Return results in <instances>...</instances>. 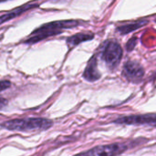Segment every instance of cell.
<instances>
[{
  "mask_svg": "<svg viewBox=\"0 0 156 156\" xmlns=\"http://www.w3.org/2000/svg\"><path fill=\"white\" fill-rule=\"evenodd\" d=\"M82 24L80 20H58L46 23L39 27L36 28L30 35V37L25 41L26 44H35L47 37L62 33L65 29H70Z\"/></svg>",
  "mask_w": 156,
  "mask_h": 156,
  "instance_id": "1",
  "label": "cell"
},
{
  "mask_svg": "<svg viewBox=\"0 0 156 156\" xmlns=\"http://www.w3.org/2000/svg\"><path fill=\"white\" fill-rule=\"evenodd\" d=\"M53 126V122L45 118H26L13 119L4 122L0 127L12 132H43L50 129Z\"/></svg>",
  "mask_w": 156,
  "mask_h": 156,
  "instance_id": "2",
  "label": "cell"
},
{
  "mask_svg": "<svg viewBox=\"0 0 156 156\" xmlns=\"http://www.w3.org/2000/svg\"><path fill=\"white\" fill-rule=\"evenodd\" d=\"M141 139L127 143H113L109 144L98 145L88 151L81 152L74 156H118L138 144Z\"/></svg>",
  "mask_w": 156,
  "mask_h": 156,
  "instance_id": "3",
  "label": "cell"
},
{
  "mask_svg": "<svg viewBox=\"0 0 156 156\" xmlns=\"http://www.w3.org/2000/svg\"><path fill=\"white\" fill-rule=\"evenodd\" d=\"M123 51L121 45L114 39H110L105 42L101 51V58L106 64L109 69L113 70L118 68L122 58Z\"/></svg>",
  "mask_w": 156,
  "mask_h": 156,
  "instance_id": "4",
  "label": "cell"
},
{
  "mask_svg": "<svg viewBox=\"0 0 156 156\" xmlns=\"http://www.w3.org/2000/svg\"><path fill=\"white\" fill-rule=\"evenodd\" d=\"M112 122L120 125H148L156 128V113L132 114L121 116L113 120Z\"/></svg>",
  "mask_w": 156,
  "mask_h": 156,
  "instance_id": "5",
  "label": "cell"
},
{
  "mask_svg": "<svg viewBox=\"0 0 156 156\" xmlns=\"http://www.w3.org/2000/svg\"><path fill=\"white\" fill-rule=\"evenodd\" d=\"M145 75L144 67L137 61H127L122 69V77L129 82L138 84L140 83Z\"/></svg>",
  "mask_w": 156,
  "mask_h": 156,
  "instance_id": "6",
  "label": "cell"
},
{
  "mask_svg": "<svg viewBox=\"0 0 156 156\" xmlns=\"http://www.w3.org/2000/svg\"><path fill=\"white\" fill-rule=\"evenodd\" d=\"M101 77V72L98 69V60L96 55L92 56L87 63V66L83 72V78L89 82H94L100 80Z\"/></svg>",
  "mask_w": 156,
  "mask_h": 156,
  "instance_id": "7",
  "label": "cell"
},
{
  "mask_svg": "<svg viewBox=\"0 0 156 156\" xmlns=\"http://www.w3.org/2000/svg\"><path fill=\"white\" fill-rule=\"evenodd\" d=\"M36 7H38V4L37 3H27V4H25L23 5H20L2 16H0V26L3 25L4 23L13 19V18H16L19 16H21L23 13L30 10V9H33V8H36Z\"/></svg>",
  "mask_w": 156,
  "mask_h": 156,
  "instance_id": "8",
  "label": "cell"
},
{
  "mask_svg": "<svg viewBox=\"0 0 156 156\" xmlns=\"http://www.w3.org/2000/svg\"><path fill=\"white\" fill-rule=\"evenodd\" d=\"M93 37H94V35L91 33H77L67 38V44L70 48H72L80 45L82 42L93 39Z\"/></svg>",
  "mask_w": 156,
  "mask_h": 156,
  "instance_id": "9",
  "label": "cell"
},
{
  "mask_svg": "<svg viewBox=\"0 0 156 156\" xmlns=\"http://www.w3.org/2000/svg\"><path fill=\"white\" fill-rule=\"evenodd\" d=\"M148 22L146 20H140V21H136L133 23H129V24H125L123 26L118 27H117V31L120 32L122 35H125L128 33H131L134 30H137L139 28H141L142 27L145 26Z\"/></svg>",
  "mask_w": 156,
  "mask_h": 156,
  "instance_id": "10",
  "label": "cell"
},
{
  "mask_svg": "<svg viewBox=\"0 0 156 156\" xmlns=\"http://www.w3.org/2000/svg\"><path fill=\"white\" fill-rule=\"evenodd\" d=\"M136 42H137V38H136V37H133V38H131V39L129 40V42H128L127 46H126L127 50H128V51H132V50L134 48V47L136 46Z\"/></svg>",
  "mask_w": 156,
  "mask_h": 156,
  "instance_id": "11",
  "label": "cell"
},
{
  "mask_svg": "<svg viewBox=\"0 0 156 156\" xmlns=\"http://www.w3.org/2000/svg\"><path fill=\"white\" fill-rule=\"evenodd\" d=\"M11 86V82L9 80H0V91H3L8 88H10Z\"/></svg>",
  "mask_w": 156,
  "mask_h": 156,
  "instance_id": "12",
  "label": "cell"
},
{
  "mask_svg": "<svg viewBox=\"0 0 156 156\" xmlns=\"http://www.w3.org/2000/svg\"><path fill=\"white\" fill-rule=\"evenodd\" d=\"M7 103H8L7 100L0 96V110L4 109V108L7 105Z\"/></svg>",
  "mask_w": 156,
  "mask_h": 156,
  "instance_id": "13",
  "label": "cell"
},
{
  "mask_svg": "<svg viewBox=\"0 0 156 156\" xmlns=\"http://www.w3.org/2000/svg\"><path fill=\"white\" fill-rule=\"evenodd\" d=\"M6 1H9V0H0V3H3V2H6Z\"/></svg>",
  "mask_w": 156,
  "mask_h": 156,
  "instance_id": "14",
  "label": "cell"
},
{
  "mask_svg": "<svg viewBox=\"0 0 156 156\" xmlns=\"http://www.w3.org/2000/svg\"><path fill=\"white\" fill-rule=\"evenodd\" d=\"M155 78H156V73H155Z\"/></svg>",
  "mask_w": 156,
  "mask_h": 156,
  "instance_id": "15",
  "label": "cell"
}]
</instances>
